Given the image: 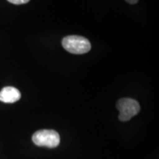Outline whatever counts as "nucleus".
Here are the masks:
<instances>
[{
  "label": "nucleus",
  "instance_id": "f257e3e1",
  "mask_svg": "<svg viewBox=\"0 0 159 159\" xmlns=\"http://www.w3.org/2000/svg\"><path fill=\"white\" fill-rule=\"evenodd\" d=\"M62 45L67 52L76 55L89 52L91 48V43L89 40L79 35H69L65 37L62 41Z\"/></svg>",
  "mask_w": 159,
  "mask_h": 159
},
{
  "label": "nucleus",
  "instance_id": "f03ea898",
  "mask_svg": "<svg viewBox=\"0 0 159 159\" xmlns=\"http://www.w3.org/2000/svg\"><path fill=\"white\" fill-rule=\"evenodd\" d=\"M32 140L35 145L39 147H47L54 148L60 144L59 134L53 130H41L33 135Z\"/></svg>",
  "mask_w": 159,
  "mask_h": 159
},
{
  "label": "nucleus",
  "instance_id": "7ed1b4c3",
  "mask_svg": "<svg viewBox=\"0 0 159 159\" xmlns=\"http://www.w3.org/2000/svg\"><path fill=\"white\" fill-rule=\"evenodd\" d=\"M116 108L119 111V119L122 122H127L140 111V105L136 100L130 98H122L116 102Z\"/></svg>",
  "mask_w": 159,
  "mask_h": 159
},
{
  "label": "nucleus",
  "instance_id": "20e7f679",
  "mask_svg": "<svg viewBox=\"0 0 159 159\" xmlns=\"http://www.w3.org/2000/svg\"><path fill=\"white\" fill-rule=\"evenodd\" d=\"M21 98V93L17 89L12 86H7L0 91V101L5 103H13Z\"/></svg>",
  "mask_w": 159,
  "mask_h": 159
},
{
  "label": "nucleus",
  "instance_id": "39448f33",
  "mask_svg": "<svg viewBox=\"0 0 159 159\" xmlns=\"http://www.w3.org/2000/svg\"><path fill=\"white\" fill-rule=\"evenodd\" d=\"M7 1L14 5H22V4L27 3L30 2V0H7Z\"/></svg>",
  "mask_w": 159,
  "mask_h": 159
},
{
  "label": "nucleus",
  "instance_id": "423d86ee",
  "mask_svg": "<svg viewBox=\"0 0 159 159\" xmlns=\"http://www.w3.org/2000/svg\"><path fill=\"white\" fill-rule=\"evenodd\" d=\"M129 4H132V5H134V4H136L139 2V0H125Z\"/></svg>",
  "mask_w": 159,
  "mask_h": 159
}]
</instances>
